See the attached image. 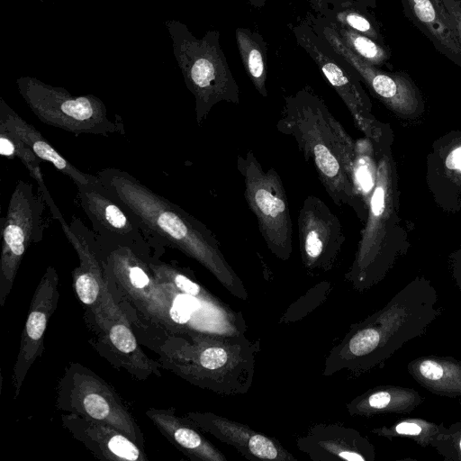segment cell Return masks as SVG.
Returning a JSON list of instances; mask_svg holds the SVG:
<instances>
[{"instance_id":"obj_21","label":"cell","mask_w":461,"mask_h":461,"mask_svg":"<svg viewBox=\"0 0 461 461\" xmlns=\"http://www.w3.org/2000/svg\"><path fill=\"white\" fill-rule=\"evenodd\" d=\"M0 127L16 134L41 160L52 164L58 171L69 177L77 187L98 178L96 175L79 170L67 160L33 125L18 115L3 99L0 104Z\"/></svg>"},{"instance_id":"obj_24","label":"cell","mask_w":461,"mask_h":461,"mask_svg":"<svg viewBox=\"0 0 461 461\" xmlns=\"http://www.w3.org/2000/svg\"><path fill=\"white\" fill-rule=\"evenodd\" d=\"M235 37L249 78L256 90L267 97V45L263 37L258 32L242 27L236 29Z\"/></svg>"},{"instance_id":"obj_4","label":"cell","mask_w":461,"mask_h":461,"mask_svg":"<svg viewBox=\"0 0 461 461\" xmlns=\"http://www.w3.org/2000/svg\"><path fill=\"white\" fill-rule=\"evenodd\" d=\"M19 91L33 114L43 123L75 135L124 134L122 117H110L102 100L94 95H70L34 78H20Z\"/></svg>"},{"instance_id":"obj_26","label":"cell","mask_w":461,"mask_h":461,"mask_svg":"<svg viewBox=\"0 0 461 461\" xmlns=\"http://www.w3.org/2000/svg\"><path fill=\"white\" fill-rule=\"evenodd\" d=\"M149 267L156 279L175 293L188 295L203 303L215 304L213 298L183 269L153 258ZM217 305V304H215Z\"/></svg>"},{"instance_id":"obj_15","label":"cell","mask_w":461,"mask_h":461,"mask_svg":"<svg viewBox=\"0 0 461 461\" xmlns=\"http://www.w3.org/2000/svg\"><path fill=\"white\" fill-rule=\"evenodd\" d=\"M77 188L80 205L98 239L151 251L153 248L134 215L108 194L99 178Z\"/></svg>"},{"instance_id":"obj_12","label":"cell","mask_w":461,"mask_h":461,"mask_svg":"<svg viewBox=\"0 0 461 461\" xmlns=\"http://www.w3.org/2000/svg\"><path fill=\"white\" fill-rule=\"evenodd\" d=\"M292 32L297 44L313 59L342 99L356 125L368 137L376 138V128L370 114V103L356 71L331 51L307 21L294 26Z\"/></svg>"},{"instance_id":"obj_7","label":"cell","mask_w":461,"mask_h":461,"mask_svg":"<svg viewBox=\"0 0 461 461\" xmlns=\"http://www.w3.org/2000/svg\"><path fill=\"white\" fill-rule=\"evenodd\" d=\"M59 411L107 423L144 448V435L117 392L89 368L71 363L57 387Z\"/></svg>"},{"instance_id":"obj_31","label":"cell","mask_w":461,"mask_h":461,"mask_svg":"<svg viewBox=\"0 0 461 461\" xmlns=\"http://www.w3.org/2000/svg\"><path fill=\"white\" fill-rule=\"evenodd\" d=\"M311 8L318 15L325 14L330 12L344 8H356L362 11L374 9L377 5L378 0H306Z\"/></svg>"},{"instance_id":"obj_22","label":"cell","mask_w":461,"mask_h":461,"mask_svg":"<svg viewBox=\"0 0 461 461\" xmlns=\"http://www.w3.org/2000/svg\"><path fill=\"white\" fill-rule=\"evenodd\" d=\"M409 375L427 391L444 397H461V360L452 357L422 356L407 365Z\"/></svg>"},{"instance_id":"obj_9","label":"cell","mask_w":461,"mask_h":461,"mask_svg":"<svg viewBox=\"0 0 461 461\" xmlns=\"http://www.w3.org/2000/svg\"><path fill=\"white\" fill-rule=\"evenodd\" d=\"M185 57L184 76L194 96L199 126L218 103L240 104V89L221 48L217 31L209 32L202 40L188 41Z\"/></svg>"},{"instance_id":"obj_33","label":"cell","mask_w":461,"mask_h":461,"mask_svg":"<svg viewBox=\"0 0 461 461\" xmlns=\"http://www.w3.org/2000/svg\"><path fill=\"white\" fill-rule=\"evenodd\" d=\"M446 166L449 169L461 171V147L454 149L446 159Z\"/></svg>"},{"instance_id":"obj_17","label":"cell","mask_w":461,"mask_h":461,"mask_svg":"<svg viewBox=\"0 0 461 461\" xmlns=\"http://www.w3.org/2000/svg\"><path fill=\"white\" fill-rule=\"evenodd\" d=\"M62 426L97 458L111 461H147L142 447L116 428L74 413L61 415Z\"/></svg>"},{"instance_id":"obj_23","label":"cell","mask_w":461,"mask_h":461,"mask_svg":"<svg viewBox=\"0 0 461 461\" xmlns=\"http://www.w3.org/2000/svg\"><path fill=\"white\" fill-rule=\"evenodd\" d=\"M423 400L413 388L383 385L357 397L351 403L350 411L365 416L381 413L405 414L413 411Z\"/></svg>"},{"instance_id":"obj_8","label":"cell","mask_w":461,"mask_h":461,"mask_svg":"<svg viewBox=\"0 0 461 461\" xmlns=\"http://www.w3.org/2000/svg\"><path fill=\"white\" fill-rule=\"evenodd\" d=\"M41 189L18 180L11 194L6 214L1 219L0 306L4 307L13 288L22 260L33 243L42 240L46 229V208Z\"/></svg>"},{"instance_id":"obj_16","label":"cell","mask_w":461,"mask_h":461,"mask_svg":"<svg viewBox=\"0 0 461 461\" xmlns=\"http://www.w3.org/2000/svg\"><path fill=\"white\" fill-rule=\"evenodd\" d=\"M95 321L99 329L98 341L114 365L138 380L160 376V362L149 358L141 349L119 305L95 318Z\"/></svg>"},{"instance_id":"obj_30","label":"cell","mask_w":461,"mask_h":461,"mask_svg":"<svg viewBox=\"0 0 461 461\" xmlns=\"http://www.w3.org/2000/svg\"><path fill=\"white\" fill-rule=\"evenodd\" d=\"M447 461H461V420L451 424L431 446Z\"/></svg>"},{"instance_id":"obj_32","label":"cell","mask_w":461,"mask_h":461,"mask_svg":"<svg viewBox=\"0 0 461 461\" xmlns=\"http://www.w3.org/2000/svg\"><path fill=\"white\" fill-rule=\"evenodd\" d=\"M457 34L461 43V0H442Z\"/></svg>"},{"instance_id":"obj_13","label":"cell","mask_w":461,"mask_h":461,"mask_svg":"<svg viewBox=\"0 0 461 461\" xmlns=\"http://www.w3.org/2000/svg\"><path fill=\"white\" fill-rule=\"evenodd\" d=\"M297 228L304 267L310 271L330 269L346 240L338 216L321 198L308 195L298 212Z\"/></svg>"},{"instance_id":"obj_25","label":"cell","mask_w":461,"mask_h":461,"mask_svg":"<svg viewBox=\"0 0 461 461\" xmlns=\"http://www.w3.org/2000/svg\"><path fill=\"white\" fill-rule=\"evenodd\" d=\"M444 423H435L423 418H406L391 425L373 429L378 436L389 439L407 438L414 440L421 447H431L437 438L446 431Z\"/></svg>"},{"instance_id":"obj_35","label":"cell","mask_w":461,"mask_h":461,"mask_svg":"<svg viewBox=\"0 0 461 461\" xmlns=\"http://www.w3.org/2000/svg\"><path fill=\"white\" fill-rule=\"evenodd\" d=\"M254 8H262L267 0H246Z\"/></svg>"},{"instance_id":"obj_28","label":"cell","mask_w":461,"mask_h":461,"mask_svg":"<svg viewBox=\"0 0 461 461\" xmlns=\"http://www.w3.org/2000/svg\"><path fill=\"white\" fill-rule=\"evenodd\" d=\"M328 20L336 29L345 44L363 59L379 68L388 63L391 59V53L386 45H382L344 24Z\"/></svg>"},{"instance_id":"obj_27","label":"cell","mask_w":461,"mask_h":461,"mask_svg":"<svg viewBox=\"0 0 461 461\" xmlns=\"http://www.w3.org/2000/svg\"><path fill=\"white\" fill-rule=\"evenodd\" d=\"M0 154L8 158H17L20 159L29 171L30 176L37 182L43 196L50 194L45 185L40 166L41 158L16 134L3 127H0Z\"/></svg>"},{"instance_id":"obj_10","label":"cell","mask_w":461,"mask_h":461,"mask_svg":"<svg viewBox=\"0 0 461 461\" xmlns=\"http://www.w3.org/2000/svg\"><path fill=\"white\" fill-rule=\"evenodd\" d=\"M224 339L203 334L168 337L158 346V361L162 368L186 381L215 390L223 375L234 367L233 346L224 344Z\"/></svg>"},{"instance_id":"obj_18","label":"cell","mask_w":461,"mask_h":461,"mask_svg":"<svg viewBox=\"0 0 461 461\" xmlns=\"http://www.w3.org/2000/svg\"><path fill=\"white\" fill-rule=\"evenodd\" d=\"M185 416L200 429L226 442L247 457L267 460H291L288 455L273 439L211 412L189 411Z\"/></svg>"},{"instance_id":"obj_11","label":"cell","mask_w":461,"mask_h":461,"mask_svg":"<svg viewBox=\"0 0 461 461\" xmlns=\"http://www.w3.org/2000/svg\"><path fill=\"white\" fill-rule=\"evenodd\" d=\"M74 248L79 265L72 272L74 291L79 301L88 307L94 319L114 308L117 303L108 285L112 278L104 252L95 234L82 220L74 217L68 223L58 208L51 212Z\"/></svg>"},{"instance_id":"obj_34","label":"cell","mask_w":461,"mask_h":461,"mask_svg":"<svg viewBox=\"0 0 461 461\" xmlns=\"http://www.w3.org/2000/svg\"><path fill=\"white\" fill-rule=\"evenodd\" d=\"M454 277L456 280V284L461 293V259L456 262V265L454 269Z\"/></svg>"},{"instance_id":"obj_5","label":"cell","mask_w":461,"mask_h":461,"mask_svg":"<svg viewBox=\"0 0 461 461\" xmlns=\"http://www.w3.org/2000/svg\"><path fill=\"white\" fill-rule=\"evenodd\" d=\"M97 240L113 280L130 301L154 322L174 328L179 322L174 304L175 292L154 276L149 267L150 260L155 258L152 252L130 244Z\"/></svg>"},{"instance_id":"obj_20","label":"cell","mask_w":461,"mask_h":461,"mask_svg":"<svg viewBox=\"0 0 461 461\" xmlns=\"http://www.w3.org/2000/svg\"><path fill=\"white\" fill-rule=\"evenodd\" d=\"M146 416L159 432L175 447L192 459L224 461L225 457L199 432L186 417L178 416L173 409L149 408Z\"/></svg>"},{"instance_id":"obj_29","label":"cell","mask_w":461,"mask_h":461,"mask_svg":"<svg viewBox=\"0 0 461 461\" xmlns=\"http://www.w3.org/2000/svg\"><path fill=\"white\" fill-rule=\"evenodd\" d=\"M321 15L337 23L344 24L382 45H385L380 27L368 11L348 7Z\"/></svg>"},{"instance_id":"obj_1","label":"cell","mask_w":461,"mask_h":461,"mask_svg":"<svg viewBox=\"0 0 461 461\" xmlns=\"http://www.w3.org/2000/svg\"><path fill=\"white\" fill-rule=\"evenodd\" d=\"M110 195L131 212L156 250L176 249L209 270L227 289L246 298L243 285L225 259L214 234L198 219L130 173L114 167L96 173Z\"/></svg>"},{"instance_id":"obj_3","label":"cell","mask_w":461,"mask_h":461,"mask_svg":"<svg viewBox=\"0 0 461 461\" xmlns=\"http://www.w3.org/2000/svg\"><path fill=\"white\" fill-rule=\"evenodd\" d=\"M438 299L435 288L423 278L401 289L350 335L347 351L354 367L382 366L405 343L422 336L440 314Z\"/></svg>"},{"instance_id":"obj_2","label":"cell","mask_w":461,"mask_h":461,"mask_svg":"<svg viewBox=\"0 0 461 461\" xmlns=\"http://www.w3.org/2000/svg\"><path fill=\"white\" fill-rule=\"evenodd\" d=\"M276 129L294 139L332 202L360 216L357 149L322 98L309 86L285 96Z\"/></svg>"},{"instance_id":"obj_14","label":"cell","mask_w":461,"mask_h":461,"mask_svg":"<svg viewBox=\"0 0 461 461\" xmlns=\"http://www.w3.org/2000/svg\"><path fill=\"white\" fill-rule=\"evenodd\" d=\"M59 278L54 267L46 268L35 288L23 329L20 347L13 369L14 398L21 392L24 379L33 363L41 356L48 323L59 298Z\"/></svg>"},{"instance_id":"obj_6","label":"cell","mask_w":461,"mask_h":461,"mask_svg":"<svg viewBox=\"0 0 461 461\" xmlns=\"http://www.w3.org/2000/svg\"><path fill=\"white\" fill-rule=\"evenodd\" d=\"M237 169L243 177L244 196L255 215L268 249L282 260L293 252V222L285 188L273 168L265 170L251 150L239 155Z\"/></svg>"},{"instance_id":"obj_19","label":"cell","mask_w":461,"mask_h":461,"mask_svg":"<svg viewBox=\"0 0 461 461\" xmlns=\"http://www.w3.org/2000/svg\"><path fill=\"white\" fill-rule=\"evenodd\" d=\"M404 15L434 48L461 67V43L442 0H401Z\"/></svg>"}]
</instances>
